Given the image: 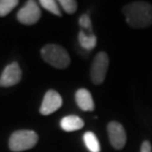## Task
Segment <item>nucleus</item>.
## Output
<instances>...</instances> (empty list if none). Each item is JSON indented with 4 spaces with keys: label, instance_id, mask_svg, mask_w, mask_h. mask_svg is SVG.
Masks as SVG:
<instances>
[{
    "label": "nucleus",
    "instance_id": "nucleus-1",
    "mask_svg": "<svg viewBox=\"0 0 152 152\" xmlns=\"http://www.w3.org/2000/svg\"><path fill=\"white\" fill-rule=\"evenodd\" d=\"M126 23L133 28H145L152 25V5L145 1H134L123 7Z\"/></svg>",
    "mask_w": 152,
    "mask_h": 152
},
{
    "label": "nucleus",
    "instance_id": "nucleus-2",
    "mask_svg": "<svg viewBox=\"0 0 152 152\" xmlns=\"http://www.w3.org/2000/svg\"><path fill=\"white\" fill-rule=\"evenodd\" d=\"M41 54L46 63L53 65L56 69H65L70 64V56L62 46L56 44H48L41 50Z\"/></svg>",
    "mask_w": 152,
    "mask_h": 152
},
{
    "label": "nucleus",
    "instance_id": "nucleus-3",
    "mask_svg": "<svg viewBox=\"0 0 152 152\" xmlns=\"http://www.w3.org/2000/svg\"><path fill=\"white\" fill-rule=\"evenodd\" d=\"M38 141V135L31 130L16 131L11 134L9 139V148L11 151L20 152L29 150L36 145Z\"/></svg>",
    "mask_w": 152,
    "mask_h": 152
},
{
    "label": "nucleus",
    "instance_id": "nucleus-4",
    "mask_svg": "<svg viewBox=\"0 0 152 152\" xmlns=\"http://www.w3.org/2000/svg\"><path fill=\"white\" fill-rule=\"evenodd\" d=\"M108 65L109 58L107 53L99 52L95 56V59L92 61L91 69H90V78L95 85H100L104 82L107 70H108Z\"/></svg>",
    "mask_w": 152,
    "mask_h": 152
},
{
    "label": "nucleus",
    "instance_id": "nucleus-5",
    "mask_svg": "<svg viewBox=\"0 0 152 152\" xmlns=\"http://www.w3.org/2000/svg\"><path fill=\"white\" fill-rule=\"evenodd\" d=\"M41 18V9L36 1H27L26 5L19 9L17 12L18 22L24 25H33L38 22Z\"/></svg>",
    "mask_w": 152,
    "mask_h": 152
},
{
    "label": "nucleus",
    "instance_id": "nucleus-6",
    "mask_svg": "<svg viewBox=\"0 0 152 152\" xmlns=\"http://www.w3.org/2000/svg\"><path fill=\"white\" fill-rule=\"evenodd\" d=\"M107 132H108L109 141L110 144L113 145L114 149L116 150H121L125 147L126 144V132H125L123 125L113 121L109 122L107 125Z\"/></svg>",
    "mask_w": 152,
    "mask_h": 152
},
{
    "label": "nucleus",
    "instance_id": "nucleus-7",
    "mask_svg": "<svg viewBox=\"0 0 152 152\" xmlns=\"http://www.w3.org/2000/svg\"><path fill=\"white\" fill-rule=\"evenodd\" d=\"M22 70L17 62H12L7 65L0 78V86L1 87H11L22 80Z\"/></svg>",
    "mask_w": 152,
    "mask_h": 152
},
{
    "label": "nucleus",
    "instance_id": "nucleus-8",
    "mask_svg": "<svg viewBox=\"0 0 152 152\" xmlns=\"http://www.w3.org/2000/svg\"><path fill=\"white\" fill-rule=\"evenodd\" d=\"M62 106V97L55 90H49L43 98L39 113L42 115H50L56 112Z\"/></svg>",
    "mask_w": 152,
    "mask_h": 152
},
{
    "label": "nucleus",
    "instance_id": "nucleus-9",
    "mask_svg": "<svg viewBox=\"0 0 152 152\" xmlns=\"http://www.w3.org/2000/svg\"><path fill=\"white\" fill-rule=\"evenodd\" d=\"M76 103L78 107L85 112H92L95 109V103L90 91L81 88L76 92Z\"/></svg>",
    "mask_w": 152,
    "mask_h": 152
},
{
    "label": "nucleus",
    "instance_id": "nucleus-10",
    "mask_svg": "<svg viewBox=\"0 0 152 152\" xmlns=\"http://www.w3.org/2000/svg\"><path fill=\"white\" fill-rule=\"evenodd\" d=\"M61 127L62 130L65 132H73V131H78L83 127V121L82 118H80L79 116L76 115H69V116H65L61 120Z\"/></svg>",
    "mask_w": 152,
    "mask_h": 152
},
{
    "label": "nucleus",
    "instance_id": "nucleus-11",
    "mask_svg": "<svg viewBox=\"0 0 152 152\" xmlns=\"http://www.w3.org/2000/svg\"><path fill=\"white\" fill-rule=\"evenodd\" d=\"M78 39H79V43L82 48L85 50H88V51L92 50L97 44V37H96L95 34H88L83 31L79 32Z\"/></svg>",
    "mask_w": 152,
    "mask_h": 152
},
{
    "label": "nucleus",
    "instance_id": "nucleus-12",
    "mask_svg": "<svg viewBox=\"0 0 152 152\" xmlns=\"http://www.w3.org/2000/svg\"><path fill=\"white\" fill-rule=\"evenodd\" d=\"M83 142L90 152H100V144L97 136L92 132H86L83 134Z\"/></svg>",
    "mask_w": 152,
    "mask_h": 152
},
{
    "label": "nucleus",
    "instance_id": "nucleus-13",
    "mask_svg": "<svg viewBox=\"0 0 152 152\" xmlns=\"http://www.w3.org/2000/svg\"><path fill=\"white\" fill-rule=\"evenodd\" d=\"M17 5L18 0H0V17L7 16Z\"/></svg>",
    "mask_w": 152,
    "mask_h": 152
},
{
    "label": "nucleus",
    "instance_id": "nucleus-14",
    "mask_svg": "<svg viewBox=\"0 0 152 152\" xmlns=\"http://www.w3.org/2000/svg\"><path fill=\"white\" fill-rule=\"evenodd\" d=\"M44 9L50 11L51 14H54L56 16H61V11L59 8V5L55 0H41L39 2Z\"/></svg>",
    "mask_w": 152,
    "mask_h": 152
},
{
    "label": "nucleus",
    "instance_id": "nucleus-15",
    "mask_svg": "<svg viewBox=\"0 0 152 152\" xmlns=\"http://www.w3.org/2000/svg\"><path fill=\"white\" fill-rule=\"evenodd\" d=\"M79 25L82 28L83 32L88 33V34H94L92 33V25L91 20H90V17L88 14H83L80 18H79Z\"/></svg>",
    "mask_w": 152,
    "mask_h": 152
},
{
    "label": "nucleus",
    "instance_id": "nucleus-16",
    "mask_svg": "<svg viewBox=\"0 0 152 152\" xmlns=\"http://www.w3.org/2000/svg\"><path fill=\"white\" fill-rule=\"evenodd\" d=\"M59 4L66 14H75L78 8V4L75 0H61Z\"/></svg>",
    "mask_w": 152,
    "mask_h": 152
},
{
    "label": "nucleus",
    "instance_id": "nucleus-17",
    "mask_svg": "<svg viewBox=\"0 0 152 152\" xmlns=\"http://www.w3.org/2000/svg\"><path fill=\"white\" fill-rule=\"evenodd\" d=\"M140 152H152V147L151 143L149 141H144L141 144V150Z\"/></svg>",
    "mask_w": 152,
    "mask_h": 152
}]
</instances>
